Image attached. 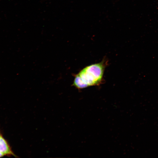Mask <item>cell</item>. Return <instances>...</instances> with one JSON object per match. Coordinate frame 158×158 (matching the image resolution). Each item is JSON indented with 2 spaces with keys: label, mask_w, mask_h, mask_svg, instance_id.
Listing matches in <instances>:
<instances>
[{
  "label": "cell",
  "mask_w": 158,
  "mask_h": 158,
  "mask_svg": "<svg viewBox=\"0 0 158 158\" xmlns=\"http://www.w3.org/2000/svg\"><path fill=\"white\" fill-rule=\"evenodd\" d=\"M0 152L4 155L8 154L15 156L7 142L1 136H0Z\"/></svg>",
  "instance_id": "7a4b0ae2"
},
{
  "label": "cell",
  "mask_w": 158,
  "mask_h": 158,
  "mask_svg": "<svg viewBox=\"0 0 158 158\" xmlns=\"http://www.w3.org/2000/svg\"><path fill=\"white\" fill-rule=\"evenodd\" d=\"M1 136V135H0V136Z\"/></svg>",
  "instance_id": "277c9868"
},
{
  "label": "cell",
  "mask_w": 158,
  "mask_h": 158,
  "mask_svg": "<svg viewBox=\"0 0 158 158\" xmlns=\"http://www.w3.org/2000/svg\"><path fill=\"white\" fill-rule=\"evenodd\" d=\"M4 155L3 153L0 152V157Z\"/></svg>",
  "instance_id": "3957f363"
},
{
  "label": "cell",
  "mask_w": 158,
  "mask_h": 158,
  "mask_svg": "<svg viewBox=\"0 0 158 158\" xmlns=\"http://www.w3.org/2000/svg\"><path fill=\"white\" fill-rule=\"evenodd\" d=\"M106 63L103 60L85 67L75 75L72 85L80 90L99 85L103 78Z\"/></svg>",
  "instance_id": "6da1fadb"
}]
</instances>
